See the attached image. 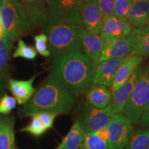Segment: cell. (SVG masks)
<instances>
[{
  "label": "cell",
  "instance_id": "18",
  "mask_svg": "<svg viewBox=\"0 0 149 149\" xmlns=\"http://www.w3.org/2000/svg\"><path fill=\"white\" fill-rule=\"evenodd\" d=\"M149 0H133L127 16L132 26L141 29L149 26Z\"/></svg>",
  "mask_w": 149,
  "mask_h": 149
},
{
  "label": "cell",
  "instance_id": "30",
  "mask_svg": "<svg viewBox=\"0 0 149 149\" xmlns=\"http://www.w3.org/2000/svg\"><path fill=\"white\" fill-rule=\"evenodd\" d=\"M104 17L113 15L116 0H93Z\"/></svg>",
  "mask_w": 149,
  "mask_h": 149
},
{
  "label": "cell",
  "instance_id": "7",
  "mask_svg": "<svg viewBox=\"0 0 149 149\" xmlns=\"http://www.w3.org/2000/svg\"><path fill=\"white\" fill-rule=\"evenodd\" d=\"M133 123L122 113L113 115L107 126L109 137L108 149H124L130 134L133 130Z\"/></svg>",
  "mask_w": 149,
  "mask_h": 149
},
{
  "label": "cell",
  "instance_id": "13",
  "mask_svg": "<svg viewBox=\"0 0 149 149\" xmlns=\"http://www.w3.org/2000/svg\"><path fill=\"white\" fill-rule=\"evenodd\" d=\"M81 18L85 30L94 34H101L104 17L93 0H84Z\"/></svg>",
  "mask_w": 149,
  "mask_h": 149
},
{
  "label": "cell",
  "instance_id": "9",
  "mask_svg": "<svg viewBox=\"0 0 149 149\" xmlns=\"http://www.w3.org/2000/svg\"><path fill=\"white\" fill-rule=\"evenodd\" d=\"M84 0H52L48 5L51 14L83 27L81 10Z\"/></svg>",
  "mask_w": 149,
  "mask_h": 149
},
{
  "label": "cell",
  "instance_id": "21",
  "mask_svg": "<svg viewBox=\"0 0 149 149\" xmlns=\"http://www.w3.org/2000/svg\"><path fill=\"white\" fill-rule=\"evenodd\" d=\"M14 120L4 118L0 120V149H15Z\"/></svg>",
  "mask_w": 149,
  "mask_h": 149
},
{
  "label": "cell",
  "instance_id": "37",
  "mask_svg": "<svg viewBox=\"0 0 149 149\" xmlns=\"http://www.w3.org/2000/svg\"><path fill=\"white\" fill-rule=\"evenodd\" d=\"M51 1H52V0H46V3H47V4H48V5H49V4H50V3L51 2Z\"/></svg>",
  "mask_w": 149,
  "mask_h": 149
},
{
  "label": "cell",
  "instance_id": "17",
  "mask_svg": "<svg viewBox=\"0 0 149 149\" xmlns=\"http://www.w3.org/2000/svg\"><path fill=\"white\" fill-rule=\"evenodd\" d=\"M36 77L37 74H35L28 80L9 79L8 87L18 104H26L36 92L37 90L33 87V82Z\"/></svg>",
  "mask_w": 149,
  "mask_h": 149
},
{
  "label": "cell",
  "instance_id": "34",
  "mask_svg": "<svg viewBox=\"0 0 149 149\" xmlns=\"http://www.w3.org/2000/svg\"><path fill=\"white\" fill-rule=\"evenodd\" d=\"M96 135H97V137L99 138H100L102 140L107 142V139H108V137H109V133H108V130L107 128L105 127L102 129L98 130L97 132H96Z\"/></svg>",
  "mask_w": 149,
  "mask_h": 149
},
{
  "label": "cell",
  "instance_id": "40",
  "mask_svg": "<svg viewBox=\"0 0 149 149\" xmlns=\"http://www.w3.org/2000/svg\"><path fill=\"white\" fill-rule=\"evenodd\" d=\"M127 1H130V2H131V1H133V0H127Z\"/></svg>",
  "mask_w": 149,
  "mask_h": 149
},
{
  "label": "cell",
  "instance_id": "39",
  "mask_svg": "<svg viewBox=\"0 0 149 149\" xmlns=\"http://www.w3.org/2000/svg\"><path fill=\"white\" fill-rule=\"evenodd\" d=\"M148 78H149V65H148Z\"/></svg>",
  "mask_w": 149,
  "mask_h": 149
},
{
  "label": "cell",
  "instance_id": "6",
  "mask_svg": "<svg viewBox=\"0 0 149 149\" xmlns=\"http://www.w3.org/2000/svg\"><path fill=\"white\" fill-rule=\"evenodd\" d=\"M112 116L107 109H96L85 102L80 109L77 122L84 135H88L107 127Z\"/></svg>",
  "mask_w": 149,
  "mask_h": 149
},
{
  "label": "cell",
  "instance_id": "10",
  "mask_svg": "<svg viewBox=\"0 0 149 149\" xmlns=\"http://www.w3.org/2000/svg\"><path fill=\"white\" fill-rule=\"evenodd\" d=\"M131 44L129 37L104 39V46L98 64L112 59L125 57L130 55Z\"/></svg>",
  "mask_w": 149,
  "mask_h": 149
},
{
  "label": "cell",
  "instance_id": "35",
  "mask_svg": "<svg viewBox=\"0 0 149 149\" xmlns=\"http://www.w3.org/2000/svg\"><path fill=\"white\" fill-rule=\"evenodd\" d=\"M6 47H13V45L8 40L2 37L0 39V50Z\"/></svg>",
  "mask_w": 149,
  "mask_h": 149
},
{
  "label": "cell",
  "instance_id": "3",
  "mask_svg": "<svg viewBox=\"0 0 149 149\" xmlns=\"http://www.w3.org/2000/svg\"><path fill=\"white\" fill-rule=\"evenodd\" d=\"M84 28L50 14L44 26L48 50L54 59L74 53H82L81 36Z\"/></svg>",
  "mask_w": 149,
  "mask_h": 149
},
{
  "label": "cell",
  "instance_id": "28",
  "mask_svg": "<svg viewBox=\"0 0 149 149\" xmlns=\"http://www.w3.org/2000/svg\"><path fill=\"white\" fill-rule=\"evenodd\" d=\"M35 48L37 53L43 57H51V53L48 50V38L44 33L36 35L34 36Z\"/></svg>",
  "mask_w": 149,
  "mask_h": 149
},
{
  "label": "cell",
  "instance_id": "27",
  "mask_svg": "<svg viewBox=\"0 0 149 149\" xmlns=\"http://www.w3.org/2000/svg\"><path fill=\"white\" fill-rule=\"evenodd\" d=\"M31 117L32 118H31L30 124L26 127L20 129V131L29 133L35 136L42 135V134L45 133L47 129L44 127V126L36 115H33Z\"/></svg>",
  "mask_w": 149,
  "mask_h": 149
},
{
  "label": "cell",
  "instance_id": "5",
  "mask_svg": "<svg viewBox=\"0 0 149 149\" xmlns=\"http://www.w3.org/2000/svg\"><path fill=\"white\" fill-rule=\"evenodd\" d=\"M149 109V78L147 66H139L138 74L131 94L122 112L130 122L136 123Z\"/></svg>",
  "mask_w": 149,
  "mask_h": 149
},
{
  "label": "cell",
  "instance_id": "22",
  "mask_svg": "<svg viewBox=\"0 0 149 149\" xmlns=\"http://www.w3.org/2000/svg\"><path fill=\"white\" fill-rule=\"evenodd\" d=\"M83 139L84 133L79 123L76 121L56 149H78Z\"/></svg>",
  "mask_w": 149,
  "mask_h": 149
},
{
  "label": "cell",
  "instance_id": "15",
  "mask_svg": "<svg viewBox=\"0 0 149 149\" xmlns=\"http://www.w3.org/2000/svg\"><path fill=\"white\" fill-rule=\"evenodd\" d=\"M132 30L133 26L126 20L112 15L104 17L101 35L103 39L121 38L128 36Z\"/></svg>",
  "mask_w": 149,
  "mask_h": 149
},
{
  "label": "cell",
  "instance_id": "20",
  "mask_svg": "<svg viewBox=\"0 0 149 149\" xmlns=\"http://www.w3.org/2000/svg\"><path fill=\"white\" fill-rule=\"evenodd\" d=\"M112 94L107 87L102 85H94L86 93V102L98 109H104L111 101Z\"/></svg>",
  "mask_w": 149,
  "mask_h": 149
},
{
  "label": "cell",
  "instance_id": "29",
  "mask_svg": "<svg viewBox=\"0 0 149 149\" xmlns=\"http://www.w3.org/2000/svg\"><path fill=\"white\" fill-rule=\"evenodd\" d=\"M131 2L127 0H116L113 15L121 19L127 21V16L130 10Z\"/></svg>",
  "mask_w": 149,
  "mask_h": 149
},
{
  "label": "cell",
  "instance_id": "38",
  "mask_svg": "<svg viewBox=\"0 0 149 149\" xmlns=\"http://www.w3.org/2000/svg\"><path fill=\"white\" fill-rule=\"evenodd\" d=\"M145 149H149V144H148V146H146V148H145Z\"/></svg>",
  "mask_w": 149,
  "mask_h": 149
},
{
  "label": "cell",
  "instance_id": "41",
  "mask_svg": "<svg viewBox=\"0 0 149 149\" xmlns=\"http://www.w3.org/2000/svg\"><path fill=\"white\" fill-rule=\"evenodd\" d=\"M0 12H1V6H0Z\"/></svg>",
  "mask_w": 149,
  "mask_h": 149
},
{
  "label": "cell",
  "instance_id": "12",
  "mask_svg": "<svg viewBox=\"0 0 149 149\" xmlns=\"http://www.w3.org/2000/svg\"><path fill=\"white\" fill-rule=\"evenodd\" d=\"M138 71L139 68L134 72V73L126 82L124 83L120 88L117 89L113 94H112L111 101L106 109L113 115L117 113H122L133 91L138 74Z\"/></svg>",
  "mask_w": 149,
  "mask_h": 149
},
{
  "label": "cell",
  "instance_id": "24",
  "mask_svg": "<svg viewBox=\"0 0 149 149\" xmlns=\"http://www.w3.org/2000/svg\"><path fill=\"white\" fill-rule=\"evenodd\" d=\"M149 144V128L133 130L124 149H145Z\"/></svg>",
  "mask_w": 149,
  "mask_h": 149
},
{
  "label": "cell",
  "instance_id": "42",
  "mask_svg": "<svg viewBox=\"0 0 149 149\" xmlns=\"http://www.w3.org/2000/svg\"><path fill=\"white\" fill-rule=\"evenodd\" d=\"M148 19H149V13H148Z\"/></svg>",
  "mask_w": 149,
  "mask_h": 149
},
{
  "label": "cell",
  "instance_id": "19",
  "mask_svg": "<svg viewBox=\"0 0 149 149\" xmlns=\"http://www.w3.org/2000/svg\"><path fill=\"white\" fill-rule=\"evenodd\" d=\"M131 44L130 55L141 57H149V26L141 29H133L128 35Z\"/></svg>",
  "mask_w": 149,
  "mask_h": 149
},
{
  "label": "cell",
  "instance_id": "14",
  "mask_svg": "<svg viewBox=\"0 0 149 149\" xmlns=\"http://www.w3.org/2000/svg\"><path fill=\"white\" fill-rule=\"evenodd\" d=\"M143 59V57L136 55L126 56L125 59L120 65L113 82L110 87L111 94H113L117 89L120 88L124 83L127 81L134 72L140 66Z\"/></svg>",
  "mask_w": 149,
  "mask_h": 149
},
{
  "label": "cell",
  "instance_id": "1",
  "mask_svg": "<svg viewBox=\"0 0 149 149\" xmlns=\"http://www.w3.org/2000/svg\"><path fill=\"white\" fill-rule=\"evenodd\" d=\"M96 63L83 53L54 59L50 74L72 96H78L93 84Z\"/></svg>",
  "mask_w": 149,
  "mask_h": 149
},
{
  "label": "cell",
  "instance_id": "2",
  "mask_svg": "<svg viewBox=\"0 0 149 149\" xmlns=\"http://www.w3.org/2000/svg\"><path fill=\"white\" fill-rule=\"evenodd\" d=\"M75 103L74 96L49 74L31 100L20 110V115L29 117L43 112L57 115L68 113Z\"/></svg>",
  "mask_w": 149,
  "mask_h": 149
},
{
  "label": "cell",
  "instance_id": "11",
  "mask_svg": "<svg viewBox=\"0 0 149 149\" xmlns=\"http://www.w3.org/2000/svg\"><path fill=\"white\" fill-rule=\"evenodd\" d=\"M125 58L126 57L108 59L97 64L95 70L93 84L102 85L110 88L113 82L117 70Z\"/></svg>",
  "mask_w": 149,
  "mask_h": 149
},
{
  "label": "cell",
  "instance_id": "33",
  "mask_svg": "<svg viewBox=\"0 0 149 149\" xmlns=\"http://www.w3.org/2000/svg\"><path fill=\"white\" fill-rule=\"evenodd\" d=\"M137 124L149 127V109L141 114L138 121H137Z\"/></svg>",
  "mask_w": 149,
  "mask_h": 149
},
{
  "label": "cell",
  "instance_id": "36",
  "mask_svg": "<svg viewBox=\"0 0 149 149\" xmlns=\"http://www.w3.org/2000/svg\"><path fill=\"white\" fill-rule=\"evenodd\" d=\"M3 37V29L2 26H1V22H0V39Z\"/></svg>",
  "mask_w": 149,
  "mask_h": 149
},
{
  "label": "cell",
  "instance_id": "16",
  "mask_svg": "<svg viewBox=\"0 0 149 149\" xmlns=\"http://www.w3.org/2000/svg\"><path fill=\"white\" fill-rule=\"evenodd\" d=\"M81 44L84 55L97 64L104 46V39L101 34H94L84 29Z\"/></svg>",
  "mask_w": 149,
  "mask_h": 149
},
{
  "label": "cell",
  "instance_id": "31",
  "mask_svg": "<svg viewBox=\"0 0 149 149\" xmlns=\"http://www.w3.org/2000/svg\"><path fill=\"white\" fill-rule=\"evenodd\" d=\"M16 105L15 98L5 93L0 100V114H8L16 107Z\"/></svg>",
  "mask_w": 149,
  "mask_h": 149
},
{
  "label": "cell",
  "instance_id": "26",
  "mask_svg": "<svg viewBox=\"0 0 149 149\" xmlns=\"http://www.w3.org/2000/svg\"><path fill=\"white\" fill-rule=\"evenodd\" d=\"M78 149H108L107 142L99 138L96 133L84 135V139Z\"/></svg>",
  "mask_w": 149,
  "mask_h": 149
},
{
  "label": "cell",
  "instance_id": "32",
  "mask_svg": "<svg viewBox=\"0 0 149 149\" xmlns=\"http://www.w3.org/2000/svg\"><path fill=\"white\" fill-rule=\"evenodd\" d=\"M34 115L38 117L39 120L41 121L43 125L44 126L46 129H49L53 127L54 120H55L57 115L53 114V113H46V112H43V113H37Z\"/></svg>",
  "mask_w": 149,
  "mask_h": 149
},
{
  "label": "cell",
  "instance_id": "25",
  "mask_svg": "<svg viewBox=\"0 0 149 149\" xmlns=\"http://www.w3.org/2000/svg\"><path fill=\"white\" fill-rule=\"evenodd\" d=\"M37 53L35 48L32 46H29L22 39L18 40L17 46L13 53V58L22 57L27 60H34L36 58Z\"/></svg>",
  "mask_w": 149,
  "mask_h": 149
},
{
  "label": "cell",
  "instance_id": "8",
  "mask_svg": "<svg viewBox=\"0 0 149 149\" xmlns=\"http://www.w3.org/2000/svg\"><path fill=\"white\" fill-rule=\"evenodd\" d=\"M23 10L31 30L44 27L50 10L46 0H17Z\"/></svg>",
  "mask_w": 149,
  "mask_h": 149
},
{
  "label": "cell",
  "instance_id": "4",
  "mask_svg": "<svg viewBox=\"0 0 149 149\" xmlns=\"http://www.w3.org/2000/svg\"><path fill=\"white\" fill-rule=\"evenodd\" d=\"M0 6L3 38L13 44L21 37L29 34L32 30L17 0H1Z\"/></svg>",
  "mask_w": 149,
  "mask_h": 149
},
{
  "label": "cell",
  "instance_id": "23",
  "mask_svg": "<svg viewBox=\"0 0 149 149\" xmlns=\"http://www.w3.org/2000/svg\"><path fill=\"white\" fill-rule=\"evenodd\" d=\"M13 47L0 50V95L8 86L10 73V54Z\"/></svg>",
  "mask_w": 149,
  "mask_h": 149
}]
</instances>
